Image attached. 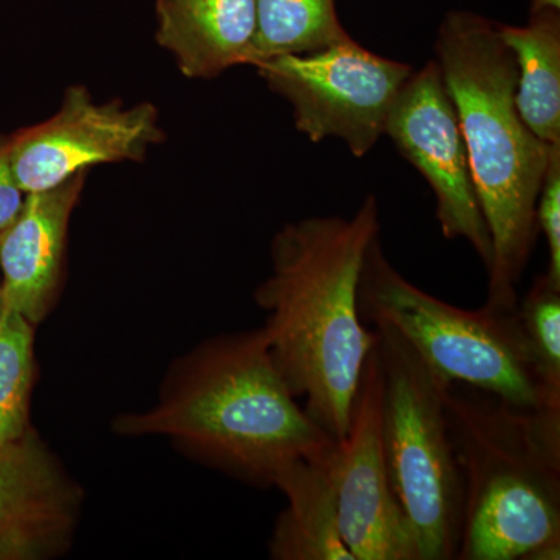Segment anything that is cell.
<instances>
[{
  "label": "cell",
  "mask_w": 560,
  "mask_h": 560,
  "mask_svg": "<svg viewBox=\"0 0 560 560\" xmlns=\"http://www.w3.org/2000/svg\"><path fill=\"white\" fill-rule=\"evenodd\" d=\"M24 195L11 173L9 139L0 140V234L16 219L24 202Z\"/></svg>",
  "instance_id": "cell-20"
},
{
  "label": "cell",
  "mask_w": 560,
  "mask_h": 560,
  "mask_svg": "<svg viewBox=\"0 0 560 560\" xmlns=\"http://www.w3.org/2000/svg\"><path fill=\"white\" fill-rule=\"evenodd\" d=\"M385 136L425 178L436 197V219L447 241H466L488 270L492 243L471 178L455 105L436 61L427 62L394 102Z\"/></svg>",
  "instance_id": "cell-9"
},
{
  "label": "cell",
  "mask_w": 560,
  "mask_h": 560,
  "mask_svg": "<svg viewBox=\"0 0 560 560\" xmlns=\"http://www.w3.org/2000/svg\"><path fill=\"white\" fill-rule=\"evenodd\" d=\"M86 178L81 172L55 189L25 195L0 234V301L33 326L46 318L60 285L69 221Z\"/></svg>",
  "instance_id": "cell-12"
},
{
  "label": "cell",
  "mask_w": 560,
  "mask_h": 560,
  "mask_svg": "<svg viewBox=\"0 0 560 560\" xmlns=\"http://www.w3.org/2000/svg\"><path fill=\"white\" fill-rule=\"evenodd\" d=\"M164 139L156 106L101 103L77 84L65 91L60 109L50 119L9 139L10 168L25 195L36 194L95 165L142 161L150 147Z\"/></svg>",
  "instance_id": "cell-8"
},
{
  "label": "cell",
  "mask_w": 560,
  "mask_h": 560,
  "mask_svg": "<svg viewBox=\"0 0 560 560\" xmlns=\"http://www.w3.org/2000/svg\"><path fill=\"white\" fill-rule=\"evenodd\" d=\"M434 50L458 114L492 243L486 305L514 312L518 283L539 234L536 205L551 145L537 138L518 113L517 62L497 22L471 11H451L440 25Z\"/></svg>",
  "instance_id": "cell-3"
},
{
  "label": "cell",
  "mask_w": 560,
  "mask_h": 560,
  "mask_svg": "<svg viewBox=\"0 0 560 560\" xmlns=\"http://www.w3.org/2000/svg\"><path fill=\"white\" fill-rule=\"evenodd\" d=\"M335 447L293 460L275 480L287 499L270 540L275 560H355L341 536L335 486Z\"/></svg>",
  "instance_id": "cell-14"
},
{
  "label": "cell",
  "mask_w": 560,
  "mask_h": 560,
  "mask_svg": "<svg viewBox=\"0 0 560 560\" xmlns=\"http://www.w3.org/2000/svg\"><path fill=\"white\" fill-rule=\"evenodd\" d=\"M540 10H560V0H533L529 13Z\"/></svg>",
  "instance_id": "cell-21"
},
{
  "label": "cell",
  "mask_w": 560,
  "mask_h": 560,
  "mask_svg": "<svg viewBox=\"0 0 560 560\" xmlns=\"http://www.w3.org/2000/svg\"><path fill=\"white\" fill-rule=\"evenodd\" d=\"M382 390L374 346L361 372L348 433L335 447L338 521L355 560H418L383 452Z\"/></svg>",
  "instance_id": "cell-10"
},
{
  "label": "cell",
  "mask_w": 560,
  "mask_h": 560,
  "mask_svg": "<svg viewBox=\"0 0 560 560\" xmlns=\"http://www.w3.org/2000/svg\"><path fill=\"white\" fill-rule=\"evenodd\" d=\"M116 430L172 438L212 466L261 486L337 442L291 393L261 329L202 342L173 370L156 405L121 416Z\"/></svg>",
  "instance_id": "cell-2"
},
{
  "label": "cell",
  "mask_w": 560,
  "mask_h": 560,
  "mask_svg": "<svg viewBox=\"0 0 560 560\" xmlns=\"http://www.w3.org/2000/svg\"><path fill=\"white\" fill-rule=\"evenodd\" d=\"M156 40L184 77L212 80L249 66L256 0H156Z\"/></svg>",
  "instance_id": "cell-13"
},
{
  "label": "cell",
  "mask_w": 560,
  "mask_h": 560,
  "mask_svg": "<svg viewBox=\"0 0 560 560\" xmlns=\"http://www.w3.org/2000/svg\"><path fill=\"white\" fill-rule=\"evenodd\" d=\"M79 508V488L36 434L0 445V560L58 555Z\"/></svg>",
  "instance_id": "cell-11"
},
{
  "label": "cell",
  "mask_w": 560,
  "mask_h": 560,
  "mask_svg": "<svg viewBox=\"0 0 560 560\" xmlns=\"http://www.w3.org/2000/svg\"><path fill=\"white\" fill-rule=\"evenodd\" d=\"M381 360L382 440L390 486L410 526L418 560H456L463 480L438 374L386 320H372Z\"/></svg>",
  "instance_id": "cell-5"
},
{
  "label": "cell",
  "mask_w": 560,
  "mask_h": 560,
  "mask_svg": "<svg viewBox=\"0 0 560 560\" xmlns=\"http://www.w3.org/2000/svg\"><path fill=\"white\" fill-rule=\"evenodd\" d=\"M33 324L0 301V445L28 430Z\"/></svg>",
  "instance_id": "cell-18"
},
{
  "label": "cell",
  "mask_w": 560,
  "mask_h": 560,
  "mask_svg": "<svg viewBox=\"0 0 560 560\" xmlns=\"http://www.w3.org/2000/svg\"><path fill=\"white\" fill-rule=\"evenodd\" d=\"M253 61L280 55H307L345 43L335 0H256Z\"/></svg>",
  "instance_id": "cell-16"
},
{
  "label": "cell",
  "mask_w": 560,
  "mask_h": 560,
  "mask_svg": "<svg viewBox=\"0 0 560 560\" xmlns=\"http://www.w3.org/2000/svg\"><path fill=\"white\" fill-rule=\"evenodd\" d=\"M293 109L296 130L313 143L335 138L364 158L385 136L394 102L415 69L364 49L355 39L307 55L253 65Z\"/></svg>",
  "instance_id": "cell-7"
},
{
  "label": "cell",
  "mask_w": 560,
  "mask_h": 560,
  "mask_svg": "<svg viewBox=\"0 0 560 560\" xmlns=\"http://www.w3.org/2000/svg\"><path fill=\"white\" fill-rule=\"evenodd\" d=\"M374 195L350 219L307 217L271 242L272 270L254 298L272 360L307 415L334 441L348 433L375 331L361 319V268L381 237Z\"/></svg>",
  "instance_id": "cell-1"
},
{
  "label": "cell",
  "mask_w": 560,
  "mask_h": 560,
  "mask_svg": "<svg viewBox=\"0 0 560 560\" xmlns=\"http://www.w3.org/2000/svg\"><path fill=\"white\" fill-rule=\"evenodd\" d=\"M499 31L517 62L522 119L545 143L560 145V10L533 11L525 27Z\"/></svg>",
  "instance_id": "cell-15"
},
{
  "label": "cell",
  "mask_w": 560,
  "mask_h": 560,
  "mask_svg": "<svg viewBox=\"0 0 560 560\" xmlns=\"http://www.w3.org/2000/svg\"><path fill=\"white\" fill-rule=\"evenodd\" d=\"M515 312L545 404L560 410V283L536 276Z\"/></svg>",
  "instance_id": "cell-17"
},
{
  "label": "cell",
  "mask_w": 560,
  "mask_h": 560,
  "mask_svg": "<svg viewBox=\"0 0 560 560\" xmlns=\"http://www.w3.org/2000/svg\"><path fill=\"white\" fill-rule=\"evenodd\" d=\"M469 389L445 394L464 493L456 560H558L560 410Z\"/></svg>",
  "instance_id": "cell-4"
},
{
  "label": "cell",
  "mask_w": 560,
  "mask_h": 560,
  "mask_svg": "<svg viewBox=\"0 0 560 560\" xmlns=\"http://www.w3.org/2000/svg\"><path fill=\"white\" fill-rule=\"evenodd\" d=\"M537 231L547 238V275L560 283V145H551L547 171L536 205Z\"/></svg>",
  "instance_id": "cell-19"
},
{
  "label": "cell",
  "mask_w": 560,
  "mask_h": 560,
  "mask_svg": "<svg viewBox=\"0 0 560 560\" xmlns=\"http://www.w3.org/2000/svg\"><path fill=\"white\" fill-rule=\"evenodd\" d=\"M359 308L364 324L386 320L438 374L525 408H550L514 312L455 307L412 285L375 238L361 268ZM555 410V408H551Z\"/></svg>",
  "instance_id": "cell-6"
}]
</instances>
